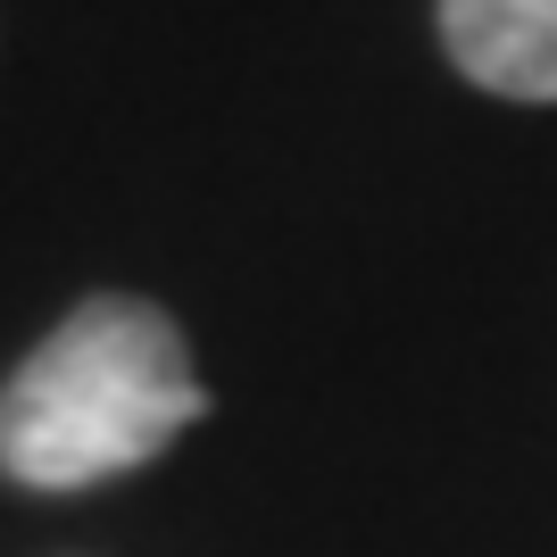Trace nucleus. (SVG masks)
Returning <instances> with one entry per match:
<instances>
[{
	"label": "nucleus",
	"instance_id": "f257e3e1",
	"mask_svg": "<svg viewBox=\"0 0 557 557\" xmlns=\"http://www.w3.org/2000/svg\"><path fill=\"white\" fill-rule=\"evenodd\" d=\"M209 417L184 325L159 300L92 292L0 383V474L25 491H92L134 474Z\"/></svg>",
	"mask_w": 557,
	"mask_h": 557
},
{
	"label": "nucleus",
	"instance_id": "f03ea898",
	"mask_svg": "<svg viewBox=\"0 0 557 557\" xmlns=\"http://www.w3.org/2000/svg\"><path fill=\"white\" fill-rule=\"evenodd\" d=\"M433 25L474 92L557 109V0H433Z\"/></svg>",
	"mask_w": 557,
	"mask_h": 557
}]
</instances>
